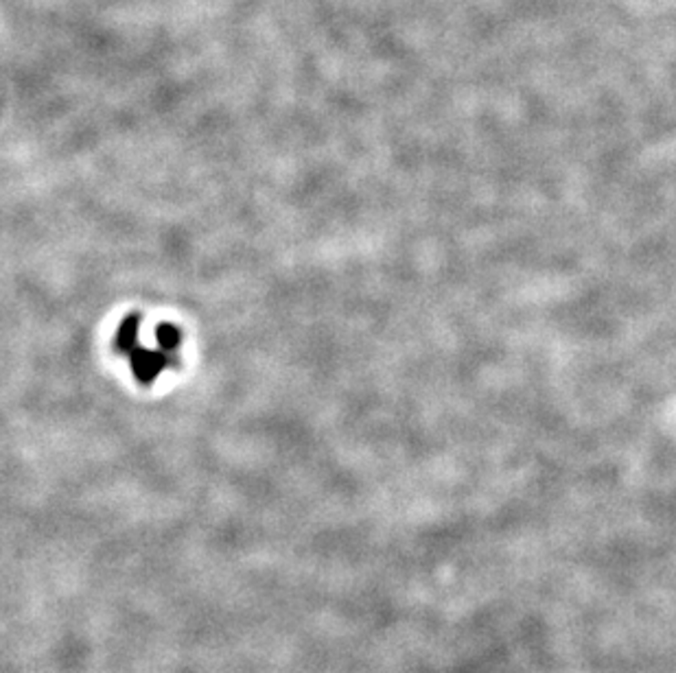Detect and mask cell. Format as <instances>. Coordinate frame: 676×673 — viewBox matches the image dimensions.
I'll use <instances>...</instances> for the list:
<instances>
[{
	"mask_svg": "<svg viewBox=\"0 0 676 673\" xmlns=\"http://www.w3.org/2000/svg\"><path fill=\"white\" fill-rule=\"evenodd\" d=\"M129 363H132V372L134 376L145 385L154 382L160 372L167 368L169 359L165 352L160 350H149V348H136L132 354H129Z\"/></svg>",
	"mask_w": 676,
	"mask_h": 673,
	"instance_id": "cell-1",
	"label": "cell"
},
{
	"mask_svg": "<svg viewBox=\"0 0 676 673\" xmlns=\"http://www.w3.org/2000/svg\"><path fill=\"white\" fill-rule=\"evenodd\" d=\"M138 335H140V315H129L125 317L123 324L117 331V348L121 352L132 354L138 346Z\"/></svg>",
	"mask_w": 676,
	"mask_h": 673,
	"instance_id": "cell-2",
	"label": "cell"
},
{
	"mask_svg": "<svg viewBox=\"0 0 676 673\" xmlns=\"http://www.w3.org/2000/svg\"><path fill=\"white\" fill-rule=\"evenodd\" d=\"M156 342L162 348V352H173L179 346V331L171 324L158 326L156 331Z\"/></svg>",
	"mask_w": 676,
	"mask_h": 673,
	"instance_id": "cell-3",
	"label": "cell"
}]
</instances>
